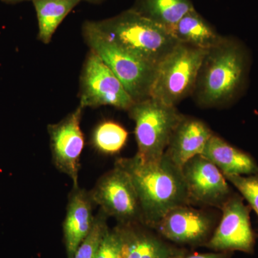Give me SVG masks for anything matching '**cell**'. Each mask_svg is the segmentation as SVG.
Segmentation results:
<instances>
[{
	"label": "cell",
	"mask_w": 258,
	"mask_h": 258,
	"mask_svg": "<svg viewBox=\"0 0 258 258\" xmlns=\"http://www.w3.org/2000/svg\"><path fill=\"white\" fill-rule=\"evenodd\" d=\"M134 103L111 70L90 50L81 73L79 105L83 108L110 106L128 111Z\"/></svg>",
	"instance_id": "7"
},
{
	"label": "cell",
	"mask_w": 258,
	"mask_h": 258,
	"mask_svg": "<svg viewBox=\"0 0 258 258\" xmlns=\"http://www.w3.org/2000/svg\"><path fill=\"white\" fill-rule=\"evenodd\" d=\"M96 258H120L119 237L115 228L107 229Z\"/></svg>",
	"instance_id": "23"
},
{
	"label": "cell",
	"mask_w": 258,
	"mask_h": 258,
	"mask_svg": "<svg viewBox=\"0 0 258 258\" xmlns=\"http://www.w3.org/2000/svg\"><path fill=\"white\" fill-rule=\"evenodd\" d=\"M95 205L118 224L144 225L143 215L134 185L127 173L118 166L108 171L90 191Z\"/></svg>",
	"instance_id": "8"
},
{
	"label": "cell",
	"mask_w": 258,
	"mask_h": 258,
	"mask_svg": "<svg viewBox=\"0 0 258 258\" xmlns=\"http://www.w3.org/2000/svg\"><path fill=\"white\" fill-rule=\"evenodd\" d=\"M107 217L106 214L100 210L98 215L95 216L91 232L81 242L71 258H96L102 239L108 228Z\"/></svg>",
	"instance_id": "21"
},
{
	"label": "cell",
	"mask_w": 258,
	"mask_h": 258,
	"mask_svg": "<svg viewBox=\"0 0 258 258\" xmlns=\"http://www.w3.org/2000/svg\"><path fill=\"white\" fill-rule=\"evenodd\" d=\"M3 1L8 2V3H17V2L32 1V0H3Z\"/></svg>",
	"instance_id": "25"
},
{
	"label": "cell",
	"mask_w": 258,
	"mask_h": 258,
	"mask_svg": "<svg viewBox=\"0 0 258 258\" xmlns=\"http://www.w3.org/2000/svg\"><path fill=\"white\" fill-rule=\"evenodd\" d=\"M94 23L98 31L116 46L156 66L178 44L169 30L132 8Z\"/></svg>",
	"instance_id": "3"
},
{
	"label": "cell",
	"mask_w": 258,
	"mask_h": 258,
	"mask_svg": "<svg viewBox=\"0 0 258 258\" xmlns=\"http://www.w3.org/2000/svg\"><path fill=\"white\" fill-rule=\"evenodd\" d=\"M178 43L208 50L221 41L222 37L196 10H191L170 30Z\"/></svg>",
	"instance_id": "17"
},
{
	"label": "cell",
	"mask_w": 258,
	"mask_h": 258,
	"mask_svg": "<svg viewBox=\"0 0 258 258\" xmlns=\"http://www.w3.org/2000/svg\"><path fill=\"white\" fill-rule=\"evenodd\" d=\"M213 134L203 120L184 115L171 136L164 155L181 169L190 159L202 155Z\"/></svg>",
	"instance_id": "15"
},
{
	"label": "cell",
	"mask_w": 258,
	"mask_h": 258,
	"mask_svg": "<svg viewBox=\"0 0 258 258\" xmlns=\"http://www.w3.org/2000/svg\"><path fill=\"white\" fill-rule=\"evenodd\" d=\"M83 110L79 105L58 123L47 125L52 163L57 170L71 178L74 187L79 186L80 161L85 144L81 128Z\"/></svg>",
	"instance_id": "10"
},
{
	"label": "cell",
	"mask_w": 258,
	"mask_h": 258,
	"mask_svg": "<svg viewBox=\"0 0 258 258\" xmlns=\"http://www.w3.org/2000/svg\"><path fill=\"white\" fill-rule=\"evenodd\" d=\"M95 205L91 192L78 187L73 188L69 197L66 218L62 225L63 240L68 257L74 256L76 249L92 229Z\"/></svg>",
	"instance_id": "14"
},
{
	"label": "cell",
	"mask_w": 258,
	"mask_h": 258,
	"mask_svg": "<svg viewBox=\"0 0 258 258\" xmlns=\"http://www.w3.org/2000/svg\"><path fill=\"white\" fill-rule=\"evenodd\" d=\"M249 57L235 39L223 37L209 49L200 66L192 96L199 106L215 108L235 99L247 77Z\"/></svg>",
	"instance_id": "2"
},
{
	"label": "cell",
	"mask_w": 258,
	"mask_h": 258,
	"mask_svg": "<svg viewBox=\"0 0 258 258\" xmlns=\"http://www.w3.org/2000/svg\"><path fill=\"white\" fill-rule=\"evenodd\" d=\"M83 35L90 50L96 52L111 70L135 103L150 98L156 64L116 46L98 31L93 21L84 23Z\"/></svg>",
	"instance_id": "4"
},
{
	"label": "cell",
	"mask_w": 258,
	"mask_h": 258,
	"mask_svg": "<svg viewBox=\"0 0 258 258\" xmlns=\"http://www.w3.org/2000/svg\"><path fill=\"white\" fill-rule=\"evenodd\" d=\"M231 252H204V253H186L182 254L178 258H230Z\"/></svg>",
	"instance_id": "24"
},
{
	"label": "cell",
	"mask_w": 258,
	"mask_h": 258,
	"mask_svg": "<svg viewBox=\"0 0 258 258\" xmlns=\"http://www.w3.org/2000/svg\"><path fill=\"white\" fill-rule=\"evenodd\" d=\"M132 9L170 32L195 7L191 0H137Z\"/></svg>",
	"instance_id": "18"
},
{
	"label": "cell",
	"mask_w": 258,
	"mask_h": 258,
	"mask_svg": "<svg viewBox=\"0 0 258 258\" xmlns=\"http://www.w3.org/2000/svg\"><path fill=\"white\" fill-rule=\"evenodd\" d=\"M225 179L240 191L248 202L249 207L258 215V174L256 175H230L224 174Z\"/></svg>",
	"instance_id": "22"
},
{
	"label": "cell",
	"mask_w": 258,
	"mask_h": 258,
	"mask_svg": "<svg viewBox=\"0 0 258 258\" xmlns=\"http://www.w3.org/2000/svg\"><path fill=\"white\" fill-rule=\"evenodd\" d=\"M215 228V221L210 214L187 205L167 212L153 229L172 243L205 247Z\"/></svg>",
	"instance_id": "11"
},
{
	"label": "cell",
	"mask_w": 258,
	"mask_h": 258,
	"mask_svg": "<svg viewBox=\"0 0 258 258\" xmlns=\"http://www.w3.org/2000/svg\"><path fill=\"white\" fill-rule=\"evenodd\" d=\"M208 50L178 43L157 64L150 98L176 107L192 95L200 66Z\"/></svg>",
	"instance_id": "5"
},
{
	"label": "cell",
	"mask_w": 258,
	"mask_h": 258,
	"mask_svg": "<svg viewBox=\"0 0 258 258\" xmlns=\"http://www.w3.org/2000/svg\"><path fill=\"white\" fill-rule=\"evenodd\" d=\"M81 0H32L37 22L38 39L48 44L66 17Z\"/></svg>",
	"instance_id": "19"
},
{
	"label": "cell",
	"mask_w": 258,
	"mask_h": 258,
	"mask_svg": "<svg viewBox=\"0 0 258 258\" xmlns=\"http://www.w3.org/2000/svg\"><path fill=\"white\" fill-rule=\"evenodd\" d=\"M128 136V132L119 123L106 120L95 128L92 144L95 149L102 154L113 155L124 147Z\"/></svg>",
	"instance_id": "20"
},
{
	"label": "cell",
	"mask_w": 258,
	"mask_h": 258,
	"mask_svg": "<svg viewBox=\"0 0 258 258\" xmlns=\"http://www.w3.org/2000/svg\"><path fill=\"white\" fill-rule=\"evenodd\" d=\"M128 112L135 123L138 148L136 156L144 161L160 160L184 115L176 106H167L152 98L137 102Z\"/></svg>",
	"instance_id": "6"
},
{
	"label": "cell",
	"mask_w": 258,
	"mask_h": 258,
	"mask_svg": "<svg viewBox=\"0 0 258 258\" xmlns=\"http://www.w3.org/2000/svg\"><path fill=\"white\" fill-rule=\"evenodd\" d=\"M222 217L205 247L215 252H253L254 235L250 223V208L240 197L231 195L222 205Z\"/></svg>",
	"instance_id": "9"
},
{
	"label": "cell",
	"mask_w": 258,
	"mask_h": 258,
	"mask_svg": "<svg viewBox=\"0 0 258 258\" xmlns=\"http://www.w3.org/2000/svg\"><path fill=\"white\" fill-rule=\"evenodd\" d=\"M202 155L215 164L223 174H258V165L253 158L215 134H212L209 139Z\"/></svg>",
	"instance_id": "16"
},
{
	"label": "cell",
	"mask_w": 258,
	"mask_h": 258,
	"mask_svg": "<svg viewBox=\"0 0 258 258\" xmlns=\"http://www.w3.org/2000/svg\"><path fill=\"white\" fill-rule=\"evenodd\" d=\"M81 1H82V0H81ZM86 1L89 2V3H96L101 1V0H86Z\"/></svg>",
	"instance_id": "26"
},
{
	"label": "cell",
	"mask_w": 258,
	"mask_h": 258,
	"mask_svg": "<svg viewBox=\"0 0 258 258\" xmlns=\"http://www.w3.org/2000/svg\"><path fill=\"white\" fill-rule=\"evenodd\" d=\"M115 166L128 174L138 196L144 225L153 229L167 212L189 205L181 169L165 155L157 161H144L137 156L116 159Z\"/></svg>",
	"instance_id": "1"
},
{
	"label": "cell",
	"mask_w": 258,
	"mask_h": 258,
	"mask_svg": "<svg viewBox=\"0 0 258 258\" xmlns=\"http://www.w3.org/2000/svg\"><path fill=\"white\" fill-rule=\"evenodd\" d=\"M189 203L221 209L231 196L228 181L221 171L203 155L181 167Z\"/></svg>",
	"instance_id": "12"
},
{
	"label": "cell",
	"mask_w": 258,
	"mask_h": 258,
	"mask_svg": "<svg viewBox=\"0 0 258 258\" xmlns=\"http://www.w3.org/2000/svg\"><path fill=\"white\" fill-rule=\"evenodd\" d=\"M142 224H118L120 258H178L186 253Z\"/></svg>",
	"instance_id": "13"
}]
</instances>
